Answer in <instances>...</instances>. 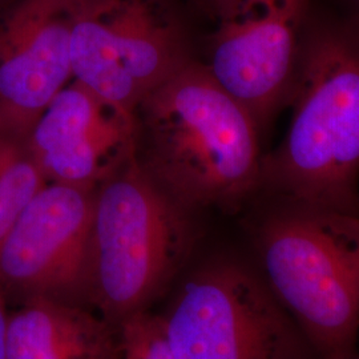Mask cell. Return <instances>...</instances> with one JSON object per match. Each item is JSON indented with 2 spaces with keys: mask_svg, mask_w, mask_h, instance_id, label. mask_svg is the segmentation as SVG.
<instances>
[{
  "mask_svg": "<svg viewBox=\"0 0 359 359\" xmlns=\"http://www.w3.org/2000/svg\"><path fill=\"white\" fill-rule=\"evenodd\" d=\"M283 142L262 158L261 192L359 216V25L314 1Z\"/></svg>",
  "mask_w": 359,
  "mask_h": 359,
  "instance_id": "obj_1",
  "label": "cell"
},
{
  "mask_svg": "<svg viewBox=\"0 0 359 359\" xmlns=\"http://www.w3.org/2000/svg\"><path fill=\"white\" fill-rule=\"evenodd\" d=\"M259 137L252 114L193 59L135 112L137 163L188 209H234L261 192Z\"/></svg>",
  "mask_w": 359,
  "mask_h": 359,
  "instance_id": "obj_2",
  "label": "cell"
},
{
  "mask_svg": "<svg viewBox=\"0 0 359 359\" xmlns=\"http://www.w3.org/2000/svg\"><path fill=\"white\" fill-rule=\"evenodd\" d=\"M253 225L258 268L320 359L354 357L359 333V216L270 196Z\"/></svg>",
  "mask_w": 359,
  "mask_h": 359,
  "instance_id": "obj_3",
  "label": "cell"
},
{
  "mask_svg": "<svg viewBox=\"0 0 359 359\" xmlns=\"http://www.w3.org/2000/svg\"><path fill=\"white\" fill-rule=\"evenodd\" d=\"M187 210L133 154L102 181L93 204L90 287L105 313L123 321L142 311L172 277L192 243Z\"/></svg>",
  "mask_w": 359,
  "mask_h": 359,
  "instance_id": "obj_4",
  "label": "cell"
},
{
  "mask_svg": "<svg viewBox=\"0 0 359 359\" xmlns=\"http://www.w3.org/2000/svg\"><path fill=\"white\" fill-rule=\"evenodd\" d=\"M180 0H72V79L135 121L142 97L191 60Z\"/></svg>",
  "mask_w": 359,
  "mask_h": 359,
  "instance_id": "obj_5",
  "label": "cell"
},
{
  "mask_svg": "<svg viewBox=\"0 0 359 359\" xmlns=\"http://www.w3.org/2000/svg\"><path fill=\"white\" fill-rule=\"evenodd\" d=\"M163 321L175 359H320L259 271L231 258L196 270Z\"/></svg>",
  "mask_w": 359,
  "mask_h": 359,
  "instance_id": "obj_6",
  "label": "cell"
},
{
  "mask_svg": "<svg viewBox=\"0 0 359 359\" xmlns=\"http://www.w3.org/2000/svg\"><path fill=\"white\" fill-rule=\"evenodd\" d=\"M316 0H215L206 71L252 114L261 133L289 105Z\"/></svg>",
  "mask_w": 359,
  "mask_h": 359,
  "instance_id": "obj_7",
  "label": "cell"
},
{
  "mask_svg": "<svg viewBox=\"0 0 359 359\" xmlns=\"http://www.w3.org/2000/svg\"><path fill=\"white\" fill-rule=\"evenodd\" d=\"M95 188L48 182L0 241V281L27 299L90 287Z\"/></svg>",
  "mask_w": 359,
  "mask_h": 359,
  "instance_id": "obj_8",
  "label": "cell"
},
{
  "mask_svg": "<svg viewBox=\"0 0 359 359\" xmlns=\"http://www.w3.org/2000/svg\"><path fill=\"white\" fill-rule=\"evenodd\" d=\"M72 0H13L0 11V136H28L68 86Z\"/></svg>",
  "mask_w": 359,
  "mask_h": 359,
  "instance_id": "obj_9",
  "label": "cell"
},
{
  "mask_svg": "<svg viewBox=\"0 0 359 359\" xmlns=\"http://www.w3.org/2000/svg\"><path fill=\"white\" fill-rule=\"evenodd\" d=\"M133 140V120L74 81L36 120L27 149L48 182L95 188L132 156Z\"/></svg>",
  "mask_w": 359,
  "mask_h": 359,
  "instance_id": "obj_10",
  "label": "cell"
},
{
  "mask_svg": "<svg viewBox=\"0 0 359 359\" xmlns=\"http://www.w3.org/2000/svg\"><path fill=\"white\" fill-rule=\"evenodd\" d=\"M7 359H120L105 323L68 301L27 299L8 318Z\"/></svg>",
  "mask_w": 359,
  "mask_h": 359,
  "instance_id": "obj_11",
  "label": "cell"
},
{
  "mask_svg": "<svg viewBox=\"0 0 359 359\" xmlns=\"http://www.w3.org/2000/svg\"><path fill=\"white\" fill-rule=\"evenodd\" d=\"M47 184L28 149L15 142L0 167V241Z\"/></svg>",
  "mask_w": 359,
  "mask_h": 359,
  "instance_id": "obj_12",
  "label": "cell"
},
{
  "mask_svg": "<svg viewBox=\"0 0 359 359\" xmlns=\"http://www.w3.org/2000/svg\"><path fill=\"white\" fill-rule=\"evenodd\" d=\"M121 322L120 359H175L168 344L163 317L142 310Z\"/></svg>",
  "mask_w": 359,
  "mask_h": 359,
  "instance_id": "obj_13",
  "label": "cell"
},
{
  "mask_svg": "<svg viewBox=\"0 0 359 359\" xmlns=\"http://www.w3.org/2000/svg\"><path fill=\"white\" fill-rule=\"evenodd\" d=\"M7 330L8 317L6 316L3 302L0 299V359H7Z\"/></svg>",
  "mask_w": 359,
  "mask_h": 359,
  "instance_id": "obj_14",
  "label": "cell"
},
{
  "mask_svg": "<svg viewBox=\"0 0 359 359\" xmlns=\"http://www.w3.org/2000/svg\"><path fill=\"white\" fill-rule=\"evenodd\" d=\"M339 3L341 6L337 10L359 25V0H339Z\"/></svg>",
  "mask_w": 359,
  "mask_h": 359,
  "instance_id": "obj_15",
  "label": "cell"
},
{
  "mask_svg": "<svg viewBox=\"0 0 359 359\" xmlns=\"http://www.w3.org/2000/svg\"><path fill=\"white\" fill-rule=\"evenodd\" d=\"M187 1H188L191 6H193L194 10H197L198 13L205 15L206 18L209 19L215 0H187Z\"/></svg>",
  "mask_w": 359,
  "mask_h": 359,
  "instance_id": "obj_16",
  "label": "cell"
},
{
  "mask_svg": "<svg viewBox=\"0 0 359 359\" xmlns=\"http://www.w3.org/2000/svg\"><path fill=\"white\" fill-rule=\"evenodd\" d=\"M15 142H16V139L7 137V136H0V167L4 163L6 157L10 154Z\"/></svg>",
  "mask_w": 359,
  "mask_h": 359,
  "instance_id": "obj_17",
  "label": "cell"
},
{
  "mask_svg": "<svg viewBox=\"0 0 359 359\" xmlns=\"http://www.w3.org/2000/svg\"><path fill=\"white\" fill-rule=\"evenodd\" d=\"M11 1H13V0H8V1H0V11H1L3 8H6Z\"/></svg>",
  "mask_w": 359,
  "mask_h": 359,
  "instance_id": "obj_18",
  "label": "cell"
},
{
  "mask_svg": "<svg viewBox=\"0 0 359 359\" xmlns=\"http://www.w3.org/2000/svg\"><path fill=\"white\" fill-rule=\"evenodd\" d=\"M348 359H359V357H357V358H355V357H351V358H348Z\"/></svg>",
  "mask_w": 359,
  "mask_h": 359,
  "instance_id": "obj_19",
  "label": "cell"
}]
</instances>
